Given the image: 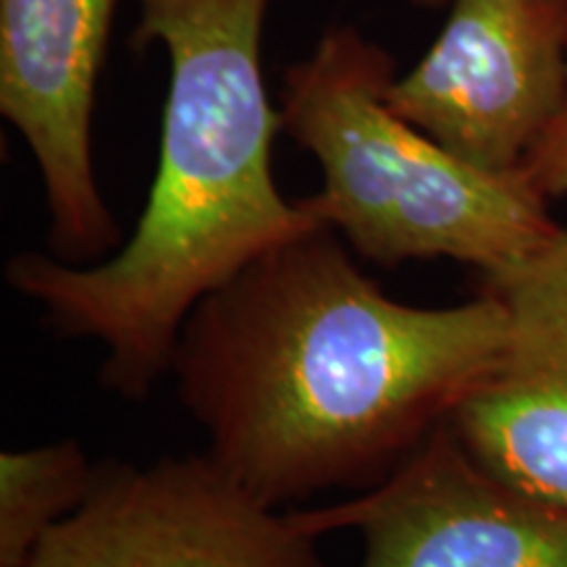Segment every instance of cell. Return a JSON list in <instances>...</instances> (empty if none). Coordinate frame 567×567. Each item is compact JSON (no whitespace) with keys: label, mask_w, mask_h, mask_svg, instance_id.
<instances>
[{"label":"cell","mask_w":567,"mask_h":567,"mask_svg":"<svg viewBox=\"0 0 567 567\" xmlns=\"http://www.w3.org/2000/svg\"><path fill=\"white\" fill-rule=\"evenodd\" d=\"M334 234L274 247L197 302L168 371L205 455L274 507L392 476L505 342L492 292L450 308L400 302Z\"/></svg>","instance_id":"1"},{"label":"cell","mask_w":567,"mask_h":567,"mask_svg":"<svg viewBox=\"0 0 567 567\" xmlns=\"http://www.w3.org/2000/svg\"><path fill=\"white\" fill-rule=\"evenodd\" d=\"M132 45L172 59L161 158L137 229L116 255L76 266L21 252L6 281L61 337L105 350L103 384L140 402L172 371L184 321L260 255L323 229L274 182L281 132L260 63L271 0H134Z\"/></svg>","instance_id":"2"},{"label":"cell","mask_w":567,"mask_h":567,"mask_svg":"<svg viewBox=\"0 0 567 567\" xmlns=\"http://www.w3.org/2000/svg\"><path fill=\"white\" fill-rule=\"evenodd\" d=\"M394 59L339 24L284 74L281 132L313 153L321 221L379 266L457 260L505 271L559 229L526 172L473 166L402 118L386 101Z\"/></svg>","instance_id":"3"},{"label":"cell","mask_w":567,"mask_h":567,"mask_svg":"<svg viewBox=\"0 0 567 567\" xmlns=\"http://www.w3.org/2000/svg\"><path fill=\"white\" fill-rule=\"evenodd\" d=\"M567 95V0H452L392 109L473 166L520 172Z\"/></svg>","instance_id":"4"},{"label":"cell","mask_w":567,"mask_h":567,"mask_svg":"<svg viewBox=\"0 0 567 567\" xmlns=\"http://www.w3.org/2000/svg\"><path fill=\"white\" fill-rule=\"evenodd\" d=\"M316 542L208 455L161 457L97 467L27 567H326Z\"/></svg>","instance_id":"5"},{"label":"cell","mask_w":567,"mask_h":567,"mask_svg":"<svg viewBox=\"0 0 567 567\" xmlns=\"http://www.w3.org/2000/svg\"><path fill=\"white\" fill-rule=\"evenodd\" d=\"M292 517L316 538L354 530L358 567H567V505L492 476L450 423L381 484Z\"/></svg>","instance_id":"6"},{"label":"cell","mask_w":567,"mask_h":567,"mask_svg":"<svg viewBox=\"0 0 567 567\" xmlns=\"http://www.w3.org/2000/svg\"><path fill=\"white\" fill-rule=\"evenodd\" d=\"M118 0H0V113L45 187L55 258L87 266L122 247L92 163L97 76Z\"/></svg>","instance_id":"7"},{"label":"cell","mask_w":567,"mask_h":567,"mask_svg":"<svg viewBox=\"0 0 567 567\" xmlns=\"http://www.w3.org/2000/svg\"><path fill=\"white\" fill-rule=\"evenodd\" d=\"M481 289L505 305V342L446 423L492 476L567 505V226Z\"/></svg>","instance_id":"8"},{"label":"cell","mask_w":567,"mask_h":567,"mask_svg":"<svg viewBox=\"0 0 567 567\" xmlns=\"http://www.w3.org/2000/svg\"><path fill=\"white\" fill-rule=\"evenodd\" d=\"M97 467L74 439L0 455V567H27L40 542L87 499Z\"/></svg>","instance_id":"9"},{"label":"cell","mask_w":567,"mask_h":567,"mask_svg":"<svg viewBox=\"0 0 567 567\" xmlns=\"http://www.w3.org/2000/svg\"><path fill=\"white\" fill-rule=\"evenodd\" d=\"M523 172L547 200L567 197V95L555 122L523 163Z\"/></svg>","instance_id":"10"},{"label":"cell","mask_w":567,"mask_h":567,"mask_svg":"<svg viewBox=\"0 0 567 567\" xmlns=\"http://www.w3.org/2000/svg\"><path fill=\"white\" fill-rule=\"evenodd\" d=\"M410 3L417 6V9H442L446 0H410Z\"/></svg>","instance_id":"11"}]
</instances>
